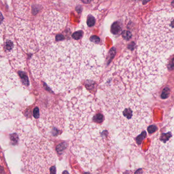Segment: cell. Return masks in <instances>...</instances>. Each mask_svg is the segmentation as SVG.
<instances>
[{
    "mask_svg": "<svg viewBox=\"0 0 174 174\" xmlns=\"http://www.w3.org/2000/svg\"><path fill=\"white\" fill-rule=\"evenodd\" d=\"M105 59L103 48L92 41L52 43L32 58L30 68L36 79L56 93L69 91L81 81L98 79Z\"/></svg>",
    "mask_w": 174,
    "mask_h": 174,
    "instance_id": "cell-1",
    "label": "cell"
},
{
    "mask_svg": "<svg viewBox=\"0 0 174 174\" xmlns=\"http://www.w3.org/2000/svg\"><path fill=\"white\" fill-rule=\"evenodd\" d=\"M173 52L174 9L156 10L148 18L141 34L136 61L153 89L162 81L167 59Z\"/></svg>",
    "mask_w": 174,
    "mask_h": 174,
    "instance_id": "cell-2",
    "label": "cell"
},
{
    "mask_svg": "<svg viewBox=\"0 0 174 174\" xmlns=\"http://www.w3.org/2000/svg\"><path fill=\"white\" fill-rule=\"evenodd\" d=\"M103 91L105 107L112 115L115 128L123 141L130 143L150 123V110L138 93L123 87Z\"/></svg>",
    "mask_w": 174,
    "mask_h": 174,
    "instance_id": "cell-3",
    "label": "cell"
},
{
    "mask_svg": "<svg viewBox=\"0 0 174 174\" xmlns=\"http://www.w3.org/2000/svg\"><path fill=\"white\" fill-rule=\"evenodd\" d=\"M73 136L72 150L81 167L89 172L97 169L112 148V135L103 124L92 122Z\"/></svg>",
    "mask_w": 174,
    "mask_h": 174,
    "instance_id": "cell-4",
    "label": "cell"
},
{
    "mask_svg": "<svg viewBox=\"0 0 174 174\" xmlns=\"http://www.w3.org/2000/svg\"><path fill=\"white\" fill-rule=\"evenodd\" d=\"M68 129L73 135L94 122L97 109L92 95L83 89H72L65 98Z\"/></svg>",
    "mask_w": 174,
    "mask_h": 174,
    "instance_id": "cell-5",
    "label": "cell"
},
{
    "mask_svg": "<svg viewBox=\"0 0 174 174\" xmlns=\"http://www.w3.org/2000/svg\"><path fill=\"white\" fill-rule=\"evenodd\" d=\"M22 161L24 170L29 173H50L55 167L56 155L53 145L46 138L33 135L28 139Z\"/></svg>",
    "mask_w": 174,
    "mask_h": 174,
    "instance_id": "cell-6",
    "label": "cell"
},
{
    "mask_svg": "<svg viewBox=\"0 0 174 174\" xmlns=\"http://www.w3.org/2000/svg\"><path fill=\"white\" fill-rule=\"evenodd\" d=\"M152 148L154 162L161 173H174V128L155 138Z\"/></svg>",
    "mask_w": 174,
    "mask_h": 174,
    "instance_id": "cell-7",
    "label": "cell"
},
{
    "mask_svg": "<svg viewBox=\"0 0 174 174\" xmlns=\"http://www.w3.org/2000/svg\"><path fill=\"white\" fill-rule=\"evenodd\" d=\"M20 84L17 74L5 60L0 58V119L7 117L15 105L9 93Z\"/></svg>",
    "mask_w": 174,
    "mask_h": 174,
    "instance_id": "cell-8",
    "label": "cell"
},
{
    "mask_svg": "<svg viewBox=\"0 0 174 174\" xmlns=\"http://www.w3.org/2000/svg\"><path fill=\"white\" fill-rule=\"evenodd\" d=\"M66 25L63 15L55 10H48L41 17L34 30L39 47H44L53 39V34L61 31Z\"/></svg>",
    "mask_w": 174,
    "mask_h": 174,
    "instance_id": "cell-9",
    "label": "cell"
},
{
    "mask_svg": "<svg viewBox=\"0 0 174 174\" xmlns=\"http://www.w3.org/2000/svg\"><path fill=\"white\" fill-rule=\"evenodd\" d=\"M43 112L39 117V125L42 131L46 135H59L62 133L65 126L64 115L62 108L59 105H54Z\"/></svg>",
    "mask_w": 174,
    "mask_h": 174,
    "instance_id": "cell-10",
    "label": "cell"
},
{
    "mask_svg": "<svg viewBox=\"0 0 174 174\" xmlns=\"http://www.w3.org/2000/svg\"><path fill=\"white\" fill-rule=\"evenodd\" d=\"M121 30V28L119 24H118L117 23H115L114 24L112 25V33L117 34L119 32V31Z\"/></svg>",
    "mask_w": 174,
    "mask_h": 174,
    "instance_id": "cell-11",
    "label": "cell"
},
{
    "mask_svg": "<svg viewBox=\"0 0 174 174\" xmlns=\"http://www.w3.org/2000/svg\"><path fill=\"white\" fill-rule=\"evenodd\" d=\"M169 92H170V90H169V88H167V87L164 88V89L162 91V93L161 95V98H162L163 99H165L167 98L169 95Z\"/></svg>",
    "mask_w": 174,
    "mask_h": 174,
    "instance_id": "cell-12",
    "label": "cell"
},
{
    "mask_svg": "<svg viewBox=\"0 0 174 174\" xmlns=\"http://www.w3.org/2000/svg\"><path fill=\"white\" fill-rule=\"evenodd\" d=\"M95 23V18L93 17H89L87 19V25L89 26H93Z\"/></svg>",
    "mask_w": 174,
    "mask_h": 174,
    "instance_id": "cell-13",
    "label": "cell"
},
{
    "mask_svg": "<svg viewBox=\"0 0 174 174\" xmlns=\"http://www.w3.org/2000/svg\"><path fill=\"white\" fill-rule=\"evenodd\" d=\"M131 36L132 35H131V33L128 31H124L122 33L123 37L126 40L130 39L131 38Z\"/></svg>",
    "mask_w": 174,
    "mask_h": 174,
    "instance_id": "cell-14",
    "label": "cell"
},
{
    "mask_svg": "<svg viewBox=\"0 0 174 174\" xmlns=\"http://www.w3.org/2000/svg\"><path fill=\"white\" fill-rule=\"evenodd\" d=\"M82 35H83V34H82L81 31H77V32H76L74 33L73 34L72 37L75 39V40H77V39H79V38H81Z\"/></svg>",
    "mask_w": 174,
    "mask_h": 174,
    "instance_id": "cell-15",
    "label": "cell"
},
{
    "mask_svg": "<svg viewBox=\"0 0 174 174\" xmlns=\"http://www.w3.org/2000/svg\"><path fill=\"white\" fill-rule=\"evenodd\" d=\"M157 129V127L155 125H151L148 127V131L149 133H153Z\"/></svg>",
    "mask_w": 174,
    "mask_h": 174,
    "instance_id": "cell-16",
    "label": "cell"
},
{
    "mask_svg": "<svg viewBox=\"0 0 174 174\" xmlns=\"http://www.w3.org/2000/svg\"><path fill=\"white\" fill-rule=\"evenodd\" d=\"M90 41L94 43H98L99 42V38L97 36H93L90 38Z\"/></svg>",
    "mask_w": 174,
    "mask_h": 174,
    "instance_id": "cell-17",
    "label": "cell"
},
{
    "mask_svg": "<svg viewBox=\"0 0 174 174\" xmlns=\"http://www.w3.org/2000/svg\"><path fill=\"white\" fill-rule=\"evenodd\" d=\"M168 68L169 69H173L174 68V59L172 60L171 62H170L169 64L168 65Z\"/></svg>",
    "mask_w": 174,
    "mask_h": 174,
    "instance_id": "cell-18",
    "label": "cell"
},
{
    "mask_svg": "<svg viewBox=\"0 0 174 174\" xmlns=\"http://www.w3.org/2000/svg\"><path fill=\"white\" fill-rule=\"evenodd\" d=\"M2 29L1 28V27H0V36H1V35L2 34Z\"/></svg>",
    "mask_w": 174,
    "mask_h": 174,
    "instance_id": "cell-19",
    "label": "cell"
},
{
    "mask_svg": "<svg viewBox=\"0 0 174 174\" xmlns=\"http://www.w3.org/2000/svg\"><path fill=\"white\" fill-rule=\"evenodd\" d=\"M172 5L173 6H174V1H173V2L172 3Z\"/></svg>",
    "mask_w": 174,
    "mask_h": 174,
    "instance_id": "cell-20",
    "label": "cell"
},
{
    "mask_svg": "<svg viewBox=\"0 0 174 174\" xmlns=\"http://www.w3.org/2000/svg\"><path fill=\"white\" fill-rule=\"evenodd\" d=\"M146 1V2H147V1H149V0H145Z\"/></svg>",
    "mask_w": 174,
    "mask_h": 174,
    "instance_id": "cell-21",
    "label": "cell"
}]
</instances>
